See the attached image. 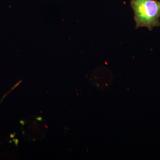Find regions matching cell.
Segmentation results:
<instances>
[{
  "label": "cell",
  "mask_w": 160,
  "mask_h": 160,
  "mask_svg": "<svg viewBox=\"0 0 160 160\" xmlns=\"http://www.w3.org/2000/svg\"><path fill=\"white\" fill-rule=\"evenodd\" d=\"M23 134L28 141H37L45 136L47 129L46 124L42 118L32 116L26 118L22 123Z\"/></svg>",
  "instance_id": "2"
},
{
  "label": "cell",
  "mask_w": 160,
  "mask_h": 160,
  "mask_svg": "<svg viewBox=\"0 0 160 160\" xmlns=\"http://www.w3.org/2000/svg\"><path fill=\"white\" fill-rule=\"evenodd\" d=\"M136 28L146 27L152 31L160 26V1L131 0Z\"/></svg>",
  "instance_id": "1"
}]
</instances>
